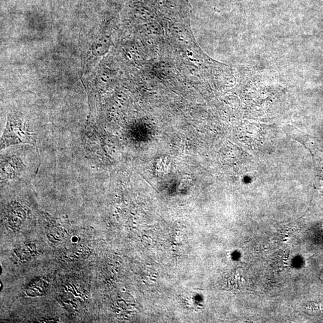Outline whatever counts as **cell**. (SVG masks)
<instances>
[{
  "instance_id": "7a4b0ae2",
  "label": "cell",
  "mask_w": 323,
  "mask_h": 323,
  "mask_svg": "<svg viewBox=\"0 0 323 323\" xmlns=\"http://www.w3.org/2000/svg\"><path fill=\"white\" fill-rule=\"evenodd\" d=\"M305 313L311 316H318L322 314V309L320 305L315 302H311L305 307Z\"/></svg>"
},
{
  "instance_id": "6da1fadb",
  "label": "cell",
  "mask_w": 323,
  "mask_h": 323,
  "mask_svg": "<svg viewBox=\"0 0 323 323\" xmlns=\"http://www.w3.org/2000/svg\"><path fill=\"white\" fill-rule=\"evenodd\" d=\"M23 143L35 145V134L32 133L31 128L26 124L12 118L9 119L2 136V148L15 144Z\"/></svg>"
},
{
  "instance_id": "3957f363",
  "label": "cell",
  "mask_w": 323,
  "mask_h": 323,
  "mask_svg": "<svg viewBox=\"0 0 323 323\" xmlns=\"http://www.w3.org/2000/svg\"><path fill=\"white\" fill-rule=\"evenodd\" d=\"M319 278L320 280L321 281L322 283H323V269H322L321 272H320Z\"/></svg>"
}]
</instances>
